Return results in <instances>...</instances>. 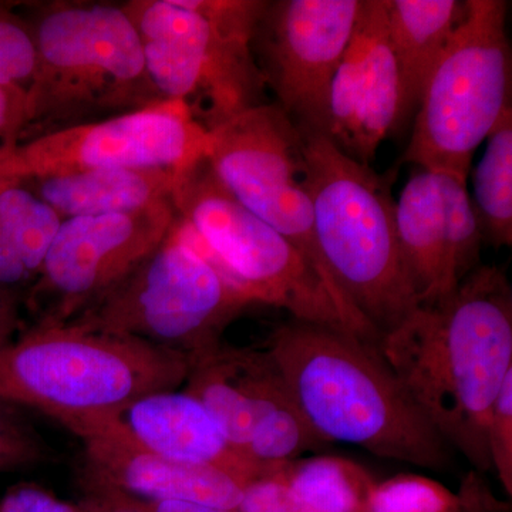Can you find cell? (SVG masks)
<instances>
[{
  "mask_svg": "<svg viewBox=\"0 0 512 512\" xmlns=\"http://www.w3.org/2000/svg\"><path fill=\"white\" fill-rule=\"evenodd\" d=\"M379 350L437 433L488 473V423L512 373V288L480 265L440 301L424 303L380 338Z\"/></svg>",
  "mask_w": 512,
  "mask_h": 512,
  "instance_id": "cell-1",
  "label": "cell"
},
{
  "mask_svg": "<svg viewBox=\"0 0 512 512\" xmlns=\"http://www.w3.org/2000/svg\"><path fill=\"white\" fill-rule=\"evenodd\" d=\"M266 349L303 416L329 444H352L424 470L450 466L451 448L376 342L335 326L291 319L276 326Z\"/></svg>",
  "mask_w": 512,
  "mask_h": 512,
  "instance_id": "cell-2",
  "label": "cell"
},
{
  "mask_svg": "<svg viewBox=\"0 0 512 512\" xmlns=\"http://www.w3.org/2000/svg\"><path fill=\"white\" fill-rule=\"evenodd\" d=\"M190 357L73 322L36 325L0 348V402L39 410L76 433L140 397L177 390Z\"/></svg>",
  "mask_w": 512,
  "mask_h": 512,
  "instance_id": "cell-3",
  "label": "cell"
},
{
  "mask_svg": "<svg viewBox=\"0 0 512 512\" xmlns=\"http://www.w3.org/2000/svg\"><path fill=\"white\" fill-rule=\"evenodd\" d=\"M20 8L36 47L20 141L164 101L148 77L140 37L123 5L57 0Z\"/></svg>",
  "mask_w": 512,
  "mask_h": 512,
  "instance_id": "cell-4",
  "label": "cell"
},
{
  "mask_svg": "<svg viewBox=\"0 0 512 512\" xmlns=\"http://www.w3.org/2000/svg\"><path fill=\"white\" fill-rule=\"evenodd\" d=\"M301 131L320 255L340 295L382 338L420 305L400 251L390 184L325 134Z\"/></svg>",
  "mask_w": 512,
  "mask_h": 512,
  "instance_id": "cell-5",
  "label": "cell"
},
{
  "mask_svg": "<svg viewBox=\"0 0 512 512\" xmlns=\"http://www.w3.org/2000/svg\"><path fill=\"white\" fill-rule=\"evenodd\" d=\"M266 5L262 0L123 3L158 96L183 103L208 131L266 103L268 87L254 52Z\"/></svg>",
  "mask_w": 512,
  "mask_h": 512,
  "instance_id": "cell-6",
  "label": "cell"
},
{
  "mask_svg": "<svg viewBox=\"0 0 512 512\" xmlns=\"http://www.w3.org/2000/svg\"><path fill=\"white\" fill-rule=\"evenodd\" d=\"M171 202L188 241L254 305L379 342L336 301L301 252L224 187L207 158L181 178Z\"/></svg>",
  "mask_w": 512,
  "mask_h": 512,
  "instance_id": "cell-7",
  "label": "cell"
},
{
  "mask_svg": "<svg viewBox=\"0 0 512 512\" xmlns=\"http://www.w3.org/2000/svg\"><path fill=\"white\" fill-rule=\"evenodd\" d=\"M466 3V16L424 89L402 157V163L464 184L478 146L511 107L508 2Z\"/></svg>",
  "mask_w": 512,
  "mask_h": 512,
  "instance_id": "cell-8",
  "label": "cell"
},
{
  "mask_svg": "<svg viewBox=\"0 0 512 512\" xmlns=\"http://www.w3.org/2000/svg\"><path fill=\"white\" fill-rule=\"evenodd\" d=\"M252 305L188 241L175 215L156 251L70 322L174 350L192 363L218 348L228 326Z\"/></svg>",
  "mask_w": 512,
  "mask_h": 512,
  "instance_id": "cell-9",
  "label": "cell"
},
{
  "mask_svg": "<svg viewBox=\"0 0 512 512\" xmlns=\"http://www.w3.org/2000/svg\"><path fill=\"white\" fill-rule=\"evenodd\" d=\"M205 158L224 187L288 239L336 301L379 339L340 295L320 255L312 201L305 188L301 128L275 103L261 104L211 130Z\"/></svg>",
  "mask_w": 512,
  "mask_h": 512,
  "instance_id": "cell-10",
  "label": "cell"
},
{
  "mask_svg": "<svg viewBox=\"0 0 512 512\" xmlns=\"http://www.w3.org/2000/svg\"><path fill=\"white\" fill-rule=\"evenodd\" d=\"M208 137L183 103L161 101L0 150V183L109 168L185 174L207 156Z\"/></svg>",
  "mask_w": 512,
  "mask_h": 512,
  "instance_id": "cell-11",
  "label": "cell"
},
{
  "mask_svg": "<svg viewBox=\"0 0 512 512\" xmlns=\"http://www.w3.org/2000/svg\"><path fill=\"white\" fill-rule=\"evenodd\" d=\"M184 392L211 413L241 456L262 466L332 446L303 416L268 349L221 343L191 363Z\"/></svg>",
  "mask_w": 512,
  "mask_h": 512,
  "instance_id": "cell-12",
  "label": "cell"
},
{
  "mask_svg": "<svg viewBox=\"0 0 512 512\" xmlns=\"http://www.w3.org/2000/svg\"><path fill=\"white\" fill-rule=\"evenodd\" d=\"M174 220L171 200L128 214L62 220L26 293L35 326L77 318L156 251Z\"/></svg>",
  "mask_w": 512,
  "mask_h": 512,
  "instance_id": "cell-13",
  "label": "cell"
},
{
  "mask_svg": "<svg viewBox=\"0 0 512 512\" xmlns=\"http://www.w3.org/2000/svg\"><path fill=\"white\" fill-rule=\"evenodd\" d=\"M363 0L268 2L254 52L275 104L302 130L323 133L330 86L362 12Z\"/></svg>",
  "mask_w": 512,
  "mask_h": 512,
  "instance_id": "cell-14",
  "label": "cell"
},
{
  "mask_svg": "<svg viewBox=\"0 0 512 512\" xmlns=\"http://www.w3.org/2000/svg\"><path fill=\"white\" fill-rule=\"evenodd\" d=\"M397 238L420 305L451 295L480 266L483 229L467 184L421 170L396 201Z\"/></svg>",
  "mask_w": 512,
  "mask_h": 512,
  "instance_id": "cell-15",
  "label": "cell"
},
{
  "mask_svg": "<svg viewBox=\"0 0 512 512\" xmlns=\"http://www.w3.org/2000/svg\"><path fill=\"white\" fill-rule=\"evenodd\" d=\"M400 83L386 0H363L362 12L330 86L323 133L346 156L369 165L397 133Z\"/></svg>",
  "mask_w": 512,
  "mask_h": 512,
  "instance_id": "cell-16",
  "label": "cell"
},
{
  "mask_svg": "<svg viewBox=\"0 0 512 512\" xmlns=\"http://www.w3.org/2000/svg\"><path fill=\"white\" fill-rule=\"evenodd\" d=\"M84 446L83 485L146 500H183L237 510L247 485L225 471L188 466L140 446L111 420L77 430Z\"/></svg>",
  "mask_w": 512,
  "mask_h": 512,
  "instance_id": "cell-17",
  "label": "cell"
},
{
  "mask_svg": "<svg viewBox=\"0 0 512 512\" xmlns=\"http://www.w3.org/2000/svg\"><path fill=\"white\" fill-rule=\"evenodd\" d=\"M106 420L113 421L140 446L168 460L217 468L245 485L271 467L241 456L211 413L185 392L147 394Z\"/></svg>",
  "mask_w": 512,
  "mask_h": 512,
  "instance_id": "cell-18",
  "label": "cell"
},
{
  "mask_svg": "<svg viewBox=\"0 0 512 512\" xmlns=\"http://www.w3.org/2000/svg\"><path fill=\"white\" fill-rule=\"evenodd\" d=\"M185 174L109 168L33 178L19 184L35 192L62 220H67L128 214L170 201Z\"/></svg>",
  "mask_w": 512,
  "mask_h": 512,
  "instance_id": "cell-19",
  "label": "cell"
},
{
  "mask_svg": "<svg viewBox=\"0 0 512 512\" xmlns=\"http://www.w3.org/2000/svg\"><path fill=\"white\" fill-rule=\"evenodd\" d=\"M387 25L400 83L397 131L416 114L431 73L447 49L467 3L458 0H386Z\"/></svg>",
  "mask_w": 512,
  "mask_h": 512,
  "instance_id": "cell-20",
  "label": "cell"
},
{
  "mask_svg": "<svg viewBox=\"0 0 512 512\" xmlns=\"http://www.w3.org/2000/svg\"><path fill=\"white\" fill-rule=\"evenodd\" d=\"M62 218L35 192L0 183V289L15 296L35 284Z\"/></svg>",
  "mask_w": 512,
  "mask_h": 512,
  "instance_id": "cell-21",
  "label": "cell"
},
{
  "mask_svg": "<svg viewBox=\"0 0 512 512\" xmlns=\"http://www.w3.org/2000/svg\"><path fill=\"white\" fill-rule=\"evenodd\" d=\"M274 471L309 512H370L377 481L349 458L315 454L276 464Z\"/></svg>",
  "mask_w": 512,
  "mask_h": 512,
  "instance_id": "cell-22",
  "label": "cell"
},
{
  "mask_svg": "<svg viewBox=\"0 0 512 512\" xmlns=\"http://www.w3.org/2000/svg\"><path fill=\"white\" fill-rule=\"evenodd\" d=\"M370 512H512L481 471L471 468L456 491L421 474H397L376 484Z\"/></svg>",
  "mask_w": 512,
  "mask_h": 512,
  "instance_id": "cell-23",
  "label": "cell"
},
{
  "mask_svg": "<svg viewBox=\"0 0 512 512\" xmlns=\"http://www.w3.org/2000/svg\"><path fill=\"white\" fill-rule=\"evenodd\" d=\"M478 222L495 248L512 244V109L501 114L487 137V148L474 171Z\"/></svg>",
  "mask_w": 512,
  "mask_h": 512,
  "instance_id": "cell-24",
  "label": "cell"
},
{
  "mask_svg": "<svg viewBox=\"0 0 512 512\" xmlns=\"http://www.w3.org/2000/svg\"><path fill=\"white\" fill-rule=\"evenodd\" d=\"M36 69L32 29L18 6L0 3V84L28 90Z\"/></svg>",
  "mask_w": 512,
  "mask_h": 512,
  "instance_id": "cell-25",
  "label": "cell"
},
{
  "mask_svg": "<svg viewBox=\"0 0 512 512\" xmlns=\"http://www.w3.org/2000/svg\"><path fill=\"white\" fill-rule=\"evenodd\" d=\"M53 450L12 404L0 402V471L49 463Z\"/></svg>",
  "mask_w": 512,
  "mask_h": 512,
  "instance_id": "cell-26",
  "label": "cell"
},
{
  "mask_svg": "<svg viewBox=\"0 0 512 512\" xmlns=\"http://www.w3.org/2000/svg\"><path fill=\"white\" fill-rule=\"evenodd\" d=\"M491 470L497 474L508 498L512 497V373L498 393L487 433Z\"/></svg>",
  "mask_w": 512,
  "mask_h": 512,
  "instance_id": "cell-27",
  "label": "cell"
},
{
  "mask_svg": "<svg viewBox=\"0 0 512 512\" xmlns=\"http://www.w3.org/2000/svg\"><path fill=\"white\" fill-rule=\"evenodd\" d=\"M238 512H309L276 476L274 466L245 487Z\"/></svg>",
  "mask_w": 512,
  "mask_h": 512,
  "instance_id": "cell-28",
  "label": "cell"
},
{
  "mask_svg": "<svg viewBox=\"0 0 512 512\" xmlns=\"http://www.w3.org/2000/svg\"><path fill=\"white\" fill-rule=\"evenodd\" d=\"M0 512H89L84 501L69 503L35 484L10 488L0 501Z\"/></svg>",
  "mask_w": 512,
  "mask_h": 512,
  "instance_id": "cell-29",
  "label": "cell"
},
{
  "mask_svg": "<svg viewBox=\"0 0 512 512\" xmlns=\"http://www.w3.org/2000/svg\"><path fill=\"white\" fill-rule=\"evenodd\" d=\"M28 121V90L0 84V150L15 147Z\"/></svg>",
  "mask_w": 512,
  "mask_h": 512,
  "instance_id": "cell-30",
  "label": "cell"
},
{
  "mask_svg": "<svg viewBox=\"0 0 512 512\" xmlns=\"http://www.w3.org/2000/svg\"><path fill=\"white\" fill-rule=\"evenodd\" d=\"M83 487H97V485H83ZM107 488V487H101ZM117 495V498L133 512H238L225 510V508L210 507V505L192 503L183 500H146L133 495L120 493V491L107 488Z\"/></svg>",
  "mask_w": 512,
  "mask_h": 512,
  "instance_id": "cell-31",
  "label": "cell"
},
{
  "mask_svg": "<svg viewBox=\"0 0 512 512\" xmlns=\"http://www.w3.org/2000/svg\"><path fill=\"white\" fill-rule=\"evenodd\" d=\"M83 501L89 512H133L107 488L83 487Z\"/></svg>",
  "mask_w": 512,
  "mask_h": 512,
  "instance_id": "cell-32",
  "label": "cell"
},
{
  "mask_svg": "<svg viewBox=\"0 0 512 512\" xmlns=\"http://www.w3.org/2000/svg\"><path fill=\"white\" fill-rule=\"evenodd\" d=\"M18 326L16 298L0 289V348L8 345Z\"/></svg>",
  "mask_w": 512,
  "mask_h": 512,
  "instance_id": "cell-33",
  "label": "cell"
}]
</instances>
